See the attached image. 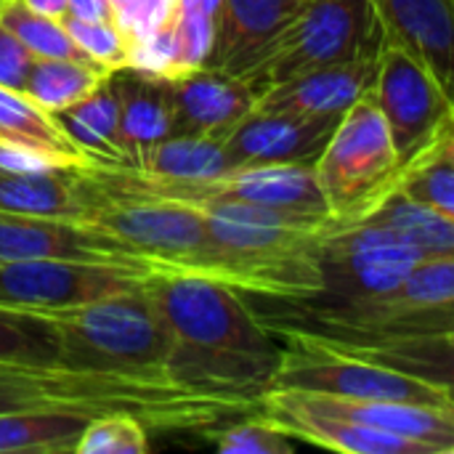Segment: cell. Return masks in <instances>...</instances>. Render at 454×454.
<instances>
[{"mask_svg": "<svg viewBox=\"0 0 454 454\" xmlns=\"http://www.w3.org/2000/svg\"><path fill=\"white\" fill-rule=\"evenodd\" d=\"M314 173L330 215L340 226L362 221L388 192H394L402 165L370 93L343 112Z\"/></svg>", "mask_w": 454, "mask_h": 454, "instance_id": "obj_7", "label": "cell"}, {"mask_svg": "<svg viewBox=\"0 0 454 454\" xmlns=\"http://www.w3.org/2000/svg\"><path fill=\"white\" fill-rule=\"evenodd\" d=\"M43 314L59 333V364L82 372L168 378V335L146 279L130 290Z\"/></svg>", "mask_w": 454, "mask_h": 454, "instance_id": "obj_4", "label": "cell"}, {"mask_svg": "<svg viewBox=\"0 0 454 454\" xmlns=\"http://www.w3.org/2000/svg\"><path fill=\"white\" fill-rule=\"evenodd\" d=\"M205 213L213 242V279L285 301L322 293L319 245L338 229L335 218L290 215L247 202H210Z\"/></svg>", "mask_w": 454, "mask_h": 454, "instance_id": "obj_3", "label": "cell"}, {"mask_svg": "<svg viewBox=\"0 0 454 454\" xmlns=\"http://www.w3.org/2000/svg\"><path fill=\"white\" fill-rule=\"evenodd\" d=\"M93 181L96 202L85 223L101 229L122 250L157 271L213 277L215 255L200 207L168 197L112 189L96 176Z\"/></svg>", "mask_w": 454, "mask_h": 454, "instance_id": "obj_5", "label": "cell"}, {"mask_svg": "<svg viewBox=\"0 0 454 454\" xmlns=\"http://www.w3.org/2000/svg\"><path fill=\"white\" fill-rule=\"evenodd\" d=\"M93 415L85 412H11L0 415V454H64Z\"/></svg>", "mask_w": 454, "mask_h": 454, "instance_id": "obj_24", "label": "cell"}, {"mask_svg": "<svg viewBox=\"0 0 454 454\" xmlns=\"http://www.w3.org/2000/svg\"><path fill=\"white\" fill-rule=\"evenodd\" d=\"M69 19L80 21H101V19H114L109 11L106 0H67V13Z\"/></svg>", "mask_w": 454, "mask_h": 454, "instance_id": "obj_36", "label": "cell"}, {"mask_svg": "<svg viewBox=\"0 0 454 454\" xmlns=\"http://www.w3.org/2000/svg\"><path fill=\"white\" fill-rule=\"evenodd\" d=\"M258 412L277 423L293 439H303L314 447L346 454H434L426 444L399 434L370 428L354 420H343L327 412H317L298 402L285 388H269L261 396Z\"/></svg>", "mask_w": 454, "mask_h": 454, "instance_id": "obj_16", "label": "cell"}, {"mask_svg": "<svg viewBox=\"0 0 454 454\" xmlns=\"http://www.w3.org/2000/svg\"><path fill=\"white\" fill-rule=\"evenodd\" d=\"M362 221L383 226L420 250L423 258L454 255V218L428 205H420L396 189L388 192ZM359 223V221H356Z\"/></svg>", "mask_w": 454, "mask_h": 454, "instance_id": "obj_23", "label": "cell"}, {"mask_svg": "<svg viewBox=\"0 0 454 454\" xmlns=\"http://www.w3.org/2000/svg\"><path fill=\"white\" fill-rule=\"evenodd\" d=\"M19 3H24L29 11L48 16V19H61L67 13V0H19Z\"/></svg>", "mask_w": 454, "mask_h": 454, "instance_id": "obj_37", "label": "cell"}, {"mask_svg": "<svg viewBox=\"0 0 454 454\" xmlns=\"http://www.w3.org/2000/svg\"><path fill=\"white\" fill-rule=\"evenodd\" d=\"M258 88L247 77L207 67L170 80V128L176 138L223 141L247 112L255 109Z\"/></svg>", "mask_w": 454, "mask_h": 454, "instance_id": "obj_14", "label": "cell"}, {"mask_svg": "<svg viewBox=\"0 0 454 454\" xmlns=\"http://www.w3.org/2000/svg\"><path fill=\"white\" fill-rule=\"evenodd\" d=\"M0 3H3V0H0Z\"/></svg>", "mask_w": 454, "mask_h": 454, "instance_id": "obj_38", "label": "cell"}, {"mask_svg": "<svg viewBox=\"0 0 454 454\" xmlns=\"http://www.w3.org/2000/svg\"><path fill=\"white\" fill-rule=\"evenodd\" d=\"M378 56L311 69L285 82H277L258 96L255 109L285 112V114L340 117L351 104H356L370 90L378 69Z\"/></svg>", "mask_w": 454, "mask_h": 454, "instance_id": "obj_19", "label": "cell"}, {"mask_svg": "<svg viewBox=\"0 0 454 454\" xmlns=\"http://www.w3.org/2000/svg\"><path fill=\"white\" fill-rule=\"evenodd\" d=\"M0 144L35 149L67 165H90L77 146L59 130V125L37 109L24 93L0 85Z\"/></svg>", "mask_w": 454, "mask_h": 454, "instance_id": "obj_25", "label": "cell"}, {"mask_svg": "<svg viewBox=\"0 0 454 454\" xmlns=\"http://www.w3.org/2000/svg\"><path fill=\"white\" fill-rule=\"evenodd\" d=\"M154 269L77 261H0V306L53 311L141 285Z\"/></svg>", "mask_w": 454, "mask_h": 454, "instance_id": "obj_11", "label": "cell"}, {"mask_svg": "<svg viewBox=\"0 0 454 454\" xmlns=\"http://www.w3.org/2000/svg\"><path fill=\"white\" fill-rule=\"evenodd\" d=\"M128 412L149 431H210L258 407L186 391L168 378H133L114 372H82L64 364L0 362V415L11 412Z\"/></svg>", "mask_w": 454, "mask_h": 454, "instance_id": "obj_2", "label": "cell"}, {"mask_svg": "<svg viewBox=\"0 0 454 454\" xmlns=\"http://www.w3.org/2000/svg\"><path fill=\"white\" fill-rule=\"evenodd\" d=\"M383 45V29L370 0H303L261 64L242 77L263 93L311 69L378 56Z\"/></svg>", "mask_w": 454, "mask_h": 454, "instance_id": "obj_8", "label": "cell"}, {"mask_svg": "<svg viewBox=\"0 0 454 454\" xmlns=\"http://www.w3.org/2000/svg\"><path fill=\"white\" fill-rule=\"evenodd\" d=\"M423 261L394 231L359 221L333 229L319 245L322 293L298 303L351 306L391 293Z\"/></svg>", "mask_w": 454, "mask_h": 454, "instance_id": "obj_9", "label": "cell"}, {"mask_svg": "<svg viewBox=\"0 0 454 454\" xmlns=\"http://www.w3.org/2000/svg\"><path fill=\"white\" fill-rule=\"evenodd\" d=\"M96 181L88 165H51L40 170L0 168V210L88 221Z\"/></svg>", "mask_w": 454, "mask_h": 454, "instance_id": "obj_20", "label": "cell"}, {"mask_svg": "<svg viewBox=\"0 0 454 454\" xmlns=\"http://www.w3.org/2000/svg\"><path fill=\"white\" fill-rule=\"evenodd\" d=\"M64 24V29L69 32V37L74 40V45L80 48V53L114 72L122 67H130L133 59V37L114 21V19H101V21H80V19H69L61 16L59 19Z\"/></svg>", "mask_w": 454, "mask_h": 454, "instance_id": "obj_32", "label": "cell"}, {"mask_svg": "<svg viewBox=\"0 0 454 454\" xmlns=\"http://www.w3.org/2000/svg\"><path fill=\"white\" fill-rule=\"evenodd\" d=\"M146 290L165 325L170 383L261 407L282 348L242 301V290L205 274L157 269L146 277Z\"/></svg>", "mask_w": 454, "mask_h": 454, "instance_id": "obj_1", "label": "cell"}, {"mask_svg": "<svg viewBox=\"0 0 454 454\" xmlns=\"http://www.w3.org/2000/svg\"><path fill=\"white\" fill-rule=\"evenodd\" d=\"M367 93L388 128L402 168L454 130L450 90L423 61L402 48L383 45Z\"/></svg>", "mask_w": 454, "mask_h": 454, "instance_id": "obj_10", "label": "cell"}, {"mask_svg": "<svg viewBox=\"0 0 454 454\" xmlns=\"http://www.w3.org/2000/svg\"><path fill=\"white\" fill-rule=\"evenodd\" d=\"M0 362L59 364V333L51 317L0 306Z\"/></svg>", "mask_w": 454, "mask_h": 454, "instance_id": "obj_29", "label": "cell"}, {"mask_svg": "<svg viewBox=\"0 0 454 454\" xmlns=\"http://www.w3.org/2000/svg\"><path fill=\"white\" fill-rule=\"evenodd\" d=\"M0 24L8 27L35 59H80V61H88L59 19L40 16L19 0H3L0 3Z\"/></svg>", "mask_w": 454, "mask_h": 454, "instance_id": "obj_30", "label": "cell"}, {"mask_svg": "<svg viewBox=\"0 0 454 454\" xmlns=\"http://www.w3.org/2000/svg\"><path fill=\"white\" fill-rule=\"evenodd\" d=\"M301 8L303 0H221L205 67L237 77L253 72Z\"/></svg>", "mask_w": 454, "mask_h": 454, "instance_id": "obj_15", "label": "cell"}, {"mask_svg": "<svg viewBox=\"0 0 454 454\" xmlns=\"http://www.w3.org/2000/svg\"><path fill=\"white\" fill-rule=\"evenodd\" d=\"M394 189L454 218V130L404 165Z\"/></svg>", "mask_w": 454, "mask_h": 454, "instance_id": "obj_27", "label": "cell"}, {"mask_svg": "<svg viewBox=\"0 0 454 454\" xmlns=\"http://www.w3.org/2000/svg\"><path fill=\"white\" fill-rule=\"evenodd\" d=\"M149 428L128 412L96 415L85 423L74 454H146Z\"/></svg>", "mask_w": 454, "mask_h": 454, "instance_id": "obj_33", "label": "cell"}, {"mask_svg": "<svg viewBox=\"0 0 454 454\" xmlns=\"http://www.w3.org/2000/svg\"><path fill=\"white\" fill-rule=\"evenodd\" d=\"M114 21L133 37L149 35L170 11V0H106Z\"/></svg>", "mask_w": 454, "mask_h": 454, "instance_id": "obj_34", "label": "cell"}, {"mask_svg": "<svg viewBox=\"0 0 454 454\" xmlns=\"http://www.w3.org/2000/svg\"><path fill=\"white\" fill-rule=\"evenodd\" d=\"M120 101V149L128 170H141L149 152L168 138L170 128V80L122 67L109 74Z\"/></svg>", "mask_w": 454, "mask_h": 454, "instance_id": "obj_21", "label": "cell"}, {"mask_svg": "<svg viewBox=\"0 0 454 454\" xmlns=\"http://www.w3.org/2000/svg\"><path fill=\"white\" fill-rule=\"evenodd\" d=\"M386 45L423 61L450 90L454 72V0H370Z\"/></svg>", "mask_w": 454, "mask_h": 454, "instance_id": "obj_17", "label": "cell"}, {"mask_svg": "<svg viewBox=\"0 0 454 454\" xmlns=\"http://www.w3.org/2000/svg\"><path fill=\"white\" fill-rule=\"evenodd\" d=\"M287 348L282 346L271 388L330 394L346 399H380L454 407L452 386L426 380L420 375L388 367L375 359L348 354L303 330L282 327Z\"/></svg>", "mask_w": 454, "mask_h": 454, "instance_id": "obj_6", "label": "cell"}, {"mask_svg": "<svg viewBox=\"0 0 454 454\" xmlns=\"http://www.w3.org/2000/svg\"><path fill=\"white\" fill-rule=\"evenodd\" d=\"M340 117L253 109L221 141L229 170L266 165H317Z\"/></svg>", "mask_w": 454, "mask_h": 454, "instance_id": "obj_12", "label": "cell"}, {"mask_svg": "<svg viewBox=\"0 0 454 454\" xmlns=\"http://www.w3.org/2000/svg\"><path fill=\"white\" fill-rule=\"evenodd\" d=\"M205 439L221 454H293L295 442L277 423L255 412L250 420L237 418L231 423L205 431Z\"/></svg>", "mask_w": 454, "mask_h": 454, "instance_id": "obj_31", "label": "cell"}, {"mask_svg": "<svg viewBox=\"0 0 454 454\" xmlns=\"http://www.w3.org/2000/svg\"><path fill=\"white\" fill-rule=\"evenodd\" d=\"M59 130L77 146V152L98 168H125L120 149V101L109 77L85 98L51 112Z\"/></svg>", "mask_w": 454, "mask_h": 454, "instance_id": "obj_22", "label": "cell"}, {"mask_svg": "<svg viewBox=\"0 0 454 454\" xmlns=\"http://www.w3.org/2000/svg\"><path fill=\"white\" fill-rule=\"evenodd\" d=\"M138 173L170 181H210L229 173V162L221 141L168 136L149 152Z\"/></svg>", "mask_w": 454, "mask_h": 454, "instance_id": "obj_28", "label": "cell"}, {"mask_svg": "<svg viewBox=\"0 0 454 454\" xmlns=\"http://www.w3.org/2000/svg\"><path fill=\"white\" fill-rule=\"evenodd\" d=\"M32 59L35 56L24 48V43L0 24V85L21 93Z\"/></svg>", "mask_w": 454, "mask_h": 454, "instance_id": "obj_35", "label": "cell"}, {"mask_svg": "<svg viewBox=\"0 0 454 454\" xmlns=\"http://www.w3.org/2000/svg\"><path fill=\"white\" fill-rule=\"evenodd\" d=\"M112 72L80 59H32L27 80H24V96L43 109L45 114L59 112L88 93H93Z\"/></svg>", "mask_w": 454, "mask_h": 454, "instance_id": "obj_26", "label": "cell"}, {"mask_svg": "<svg viewBox=\"0 0 454 454\" xmlns=\"http://www.w3.org/2000/svg\"><path fill=\"white\" fill-rule=\"evenodd\" d=\"M0 261H77L146 266L90 223L5 210H0Z\"/></svg>", "mask_w": 454, "mask_h": 454, "instance_id": "obj_13", "label": "cell"}, {"mask_svg": "<svg viewBox=\"0 0 454 454\" xmlns=\"http://www.w3.org/2000/svg\"><path fill=\"white\" fill-rule=\"evenodd\" d=\"M290 394L317 412H327L343 420H354L370 428L407 436L412 442L426 444L434 454L454 452V407L380 402V399H346V396L309 394V391H290Z\"/></svg>", "mask_w": 454, "mask_h": 454, "instance_id": "obj_18", "label": "cell"}]
</instances>
